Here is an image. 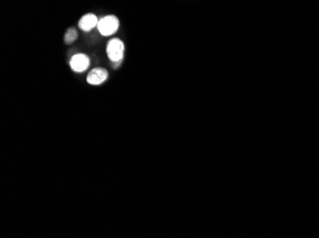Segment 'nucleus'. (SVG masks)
<instances>
[{"label": "nucleus", "instance_id": "6", "mask_svg": "<svg viewBox=\"0 0 319 238\" xmlns=\"http://www.w3.org/2000/svg\"><path fill=\"white\" fill-rule=\"evenodd\" d=\"M78 36H79V33H78V31L71 27L69 28L66 32H65V35H64V42L66 45H70L72 43H74L77 39H78Z\"/></svg>", "mask_w": 319, "mask_h": 238}, {"label": "nucleus", "instance_id": "1", "mask_svg": "<svg viewBox=\"0 0 319 238\" xmlns=\"http://www.w3.org/2000/svg\"><path fill=\"white\" fill-rule=\"evenodd\" d=\"M106 53L108 58L112 61V63L123 61L124 53V42L118 38L111 39L107 44Z\"/></svg>", "mask_w": 319, "mask_h": 238}, {"label": "nucleus", "instance_id": "2", "mask_svg": "<svg viewBox=\"0 0 319 238\" xmlns=\"http://www.w3.org/2000/svg\"><path fill=\"white\" fill-rule=\"evenodd\" d=\"M120 26V21L115 16H107L99 20L98 29L103 35H111L115 33Z\"/></svg>", "mask_w": 319, "mask_h": 238}, {"label": "nucleus", "instance_id": "5", "mask_svg": "<svg viewBox=\"0 0 319 238\" xmlns=\"http://www.w3.org/2000/svg\"><path fill=\"white\" fill-rule=\"evenodd\" d=\"M98 23H99V20L95 15L87 14L80 18L79 27L82 31L89 32L92 29H94L95 27L98 26Z\"/></svg>", "mask_w": 319, "mask_h": 238}, {"label": "nucleus", "instance_id": "3", "mask_svg": "<svg viewBox=\"0 0 319 238\" xmlns=\"http://www.w3.org/2000/svg\"><path fill=\"white\" fill-rule=\"evenodd\" d=\"M90 59L84 53H78L72 56L70 60V67L76 73H82L89 68Z\"/></svg>", "mask_w": 319, "mask_h": 238}, {"label": "nucleus", "instance_id": "4", "mask_svg": "<svg viewBox=\"0 0 319 238\" xmlns=\"http://www.w3.org/2000/svg\"><path fill=\"white\" fill-rule=\"evenodd\" d=\"M108 78V72L104 68H95L87 76V82L91 85H101Z\"/></svg>", "mask_w": 319, "mask_h": 238}]
</instances>
